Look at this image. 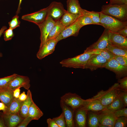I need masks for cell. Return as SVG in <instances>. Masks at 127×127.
Segmentation results:
<instances>
[{
  "mask_svg": "<svg viewBox=\"0 0 127 127\" xmlns=\"http://www.w3.org/2000/svg\"><path fill=\"white\" fill-rule=\"evenodd\" d=\"M102 13L122 21H127V5L110 4L103 5L102 7Z\"/></svg>",
  "mask_w": 127,
  "mask_h": 127,
  "instance_id": "cell-1",
  "label": "cell"
},
{
  "mask_svg": "<svg viewBox=\"0 0 127 127\" xmlns=\"http://www.w3.org/2000/svg\"><path fill=\"white\" fill-rule=\"evenodd\" d=\"M120 90L119 83H115L107 90L99 91L92 98L98 99L106 107L118 97Z\"/></svg>",
  "mask_w": 127,
  "mask_h": 127,
  "instance_id": "cell-2",
  "label": "cell"
},
{
  "mask_svg": "<svg viewBox=\"0 0 127 127\" xmlns=\"http://www.w3.org/2000/svg\"><path fill=\"white\" fill-rule=\"evenodd\" d=\"M100 13V23L101 25L110 31L117 32L122 28L127 26V21L119 20L111 16Z\"/></svg>",
  "mask_w": 127,
  "mask_h": 127,
  "instance_id": "cell-3",
  "label": "cell"
},
{
  "mask_svg": "<svg viewBox=\"0 0 127 127\" xmlns=\"http://www.w3.org/2000/svg\"><path fill=\"white\" fill-rule=\"evenodd\" d=\"M92 54L84 52L83 54L74 57L63 60L60 64L63 67L85 69L87 61Z\"/></svg>",
  "mask_w": 127,
  "mask_h": 127,
  "instance_id": "cell-4",
  "label": "cell"
},
{
  "mask_svg": "<svg viewBox=\"0 0 127 127\" xmlns=\"http://www.w3.org/2000/svg\"><path fill=\"white\" fill-rule=\"evenodd\" d=\"M90 100V99H83L75 93L68 92L61 97L60 100L75 111L86 105Z\"/></svg>",
  "mask_w": 127,
  "mask_h": 127,
  "instance_id": "cell-5",
  "label": "cell"
},
{
  "mask_svg": "<svg viewBox=\"0 0 127 127\" xmlns=\"http://www.w3.org/2000/svg\"><path fill=\"white\" fill-rule=\"evenodd\" d=\"M48 7L22 16L21 19L35 23L38 26L42 24L48 16Z\"/></svg>",
  "mask_w": 127,
  "mask_h": 127,
  "instance_id": "cell-6",
  "label": "cell"
},
{
  "mask_svg": "<svg viewBox=\"0 0 127 127\" xmlns=\"http://www.w3.org/2000/svg\"><path fill=\"white\" fill-rule=\"evenodd\" d=\"M56 22L48 16L44 21L38 26L40 31V48L47 41L48 36Z\"/></svg>",
  "mask_w": 127,
  "mask_h": 127,
  "instance_id": "cell-7",
  "label": "cell"
},
{
  "mask_svg": "<svg viewBox=\"0 0 127 127\" xmlns=\"http://www.w3.org/2000/svg\"><path fill=\"white\" fill-rule=\"evenodd\" d=\"M108 61L100 55L92 54L87 61L85 69L93 71L98 68L104 67Z\"/></svg>",
  "mask_w": 127,
  "mask_h": 127,
  "instance_id": "cell-8",
  "label": "cell"
},
{
  "mask_svg": "<svg viewBox=\"0 0 127 127\" xmlns=\"http://www.w3.org/2000/svg\"><path fill=\"white\" fill-rule=\"evenodd\" d=\"M48 7V16L56 22L60 20L65 10L62 4L60 2L54 1L50 4Z\"/></svg>",
  "mask_w": 127,
  "mask_h": 127,
  "instance_id": "cell-9",
  "label": "cell"
},
{
  "mask_svg": "<svg viewBox=\"0 0 127 127\" xmlns=\"http://www.w3.org/2000/svg\"><path fill=\"white\" fill-rule=\"evenodd\" d=\"M58 42L56 39L47 40L40 48L36 54L37 58L42 59L52 53Z\"/></svg>",
  "mask_w": 127,
  "mask_h": 127,
  "instance_id": "cell-10",
  "label": "cell"
},
{
  "mask_svg": "<svg viewBox=\"0 0 127 127\" xmlns=\"http://www.w3.org/2000/svg\"><path fill=\"white\" fill-rule=\"evenodd\" d=\"M104 67L114 72L117 78L127 76V67L120 64L114 58L109 61Z\"/></svg>",
  "mask_w": 127,
  "mask_h": 127,
  "instance_id": "cell-11",
  "label": "cell"
},
{
  "mask_svg": "<svg viewBox=\"0 0 127 127\" xmlns=\"http://www.w3.org/2000/svg\"><path fill=\"white\" fill-rule=\"evenodd\" d=\"M98 114L99 124L98 127H114L116 118L113 112L104 110Z\"/></svg>",
  "mask_w": 127,
  "mask_h": 127,
  "instance_id": "cell-12",
  "label": "cell"
},
{
  "mask_svg": "<svg viewBox=\"0 0 127 127\" xmlns=\"http://www.w3.org/2000/svg\"><path fill=\"white\" fill-rule=\"evenodd\" d=\"M109 31L105 28L98 40L87 47L84 52H88L94 50L106 48L109 44Z\"/></svg>",
  "mask_w": 127,
  "mask_h": 127,
  "instance_id": "cell-13",
  "label": "cell"
},
{
  "mask_svg": "<svg viewBox=\"0 0 127 127\" xmlns=\"http://www.w3.org/2000/svg\"><path fill=\"white\" fill-rule=\"evenodd\" d=\"M82 27L77 20L69 26L65 27L56 38L58 42L70 36H76Z\"/></svg>",
  "mask_w": 127,
  "mask_h": 127,
  "instance_id": "cell-14",
  "label": "cell"
},
{
  "mask_svg": "<svg viewBox=\"0 0 127 127\" xmlns=\"http://www.w3.org/2000/svg\"><path fill=\"white\" fill-rule=\"evenodd\" d=\"M30 82L28 77L17 75L10 82L7 88L13 91L18 88L21 87L28 90L30 87Z\"/></svg>",
  "mask_w": 127,
  "mask_h": 127,
  "instance_id": "cell-15",
  "label": "cell"
},
{
  "mask_svg": "<svg viewBox=\"0 0 127 127\" xmlns=\"http://www.w3.org/2000/svg\"><path fill=\"white\" fill-rule=\"evenodd\" d=\"M109 44L122 49H127V38L117 32L109 31Z\"/></svg>",
  "mask_w": 127,
  "mask_h": 127,
  "instance_id": "cell-16",
  "label": "cell"
},
{
  "mask_svg": "<svg viewBox=\"0 0 127 127\" xmlns=\"http://www.w3.org/2000/svg\"><path fill=\"white\" fill-rule=\"evenodd\" d=\"M60 104L65 119L66 127H74V115L75 111L61 100Z\"/></svg>",
  "mask_w": 127,
  "mask_h": 127,
  "instance_id": "cell-17",
  "label": "cell"
},
{
  "mask_svg": "<svg viewBox=\"0 0 127 127\" xmlns=\"http://www.w3.org/2000/svg\"><path fill=\"white\" fill-rule=\"evenodd\" d=\"M106 107L98 99L91 98L87 104L80 108L87 111L98 112L104 110Z\"/></svg>",
  "mask_w": 127,
  "mask_h": 127,
  "instance_id": "cell-18",
  "label": "cell"
},
{
  "mask_svg": "<svg viewBox=\"0 0 127 127\" xmlns=\"http://www.w3.org/2000/svg\"><path fill=\"white\" fill-rule=\"evenodd\" d=\"M3 115L7 127H17L24 119L19 115V113L9 114H3Z\"/></svg>",
  "mask_w": 127,
  "mask_h": 127,
  "instance_id": "cell-19",
  "label": "cell"
},
{
  "mask_svg": "<svg viewBox=\"0 0 127 127\" xmlns=\"http://www.w3.org/2000/svg\"><path fill=\"white\" fill-rule=\"evenodd\" d=\"M66 2L67 11L75 15H83V9L81 7L78 0H67Z\"/></svg>",
  "mask_w": 127,
  "mask_h": 127,
  "instance_id": "cell-20",
  "label": "cell"
},
{
  "mask_svg": "<svg viewBox=\"0 0 127 127\" xmlns=\"http://www.w3.org/2000/svg\"><path fill=\"white\" fill-rule=\"evenodd\" d=\"M24 101L20 100L18 98L14 97L11 103L3 112V114H9L19 113Z\"/></svg>",
  "mask_w": 127,
  "mask_h": 127,
  "instance_id": "cell-21",
  "label": "cell"
},
{
  "mask_svg": "<svg viewBox=\"0 0 127 127\" xmlns=\"http://www.w3.org/2000/svg\"><path fill=\"white\" fill-rule=\"evenodd\" d=\"M27 95V98L24 101L19 113V115L23 118L28 115L29 107L33 101L31 92L29 89L28 90Z\"/></svg>",
  "mask_w": 127,
  "mask_h": 127,
  "instance_id": "cell-22",
  "label": "cell"
},
{
  "mask_svg": "<svg viewBox=\"0 0 127 127\" xmlns=\"http://www.w3.org/2000/svg\"><path fill=\"white\" fill-rule=\"evenodd\" d=\"M14 96L13 91L7 88L0 89V100L8 107L13 101Z\"/></svg>",
  "mask_w": 127,
  "mask_h": 127,
  "instance_id": "cell-23",
  "label": "cell"
},
{
  "mask_svg": "<svg viewBox=\"0 0 127 127\" xmlns=\"http://www.w3.org/2000/svg\"><path fill=\"white\" fill-rule=\"evenodd\" d=\"M81 16L71 14L65 10L60 21L63 26L66 27L74 23Z\"/></svg>",
  "mask_w": 127,
  "mask_h": 127,
  "instance_id": "cell-24",
  "label": "cell"
},
{
  "mask_svg": "<svg viewBox=\"0 0 127 127\" xmlns=\"http://www.w3.org/2000/svg\"><path fill=\"white\" fill-rule=\"evenodd\" d=\"M75 111V119L77 126L79 127H85L87 111L80 108Z\"/></svg>",
  "mask_w": 127,
  "mask_h": 127,
  "instance_id": "cell-25",
  "label": "cell"
},
{
  "mask_svg": "<svg viewBox=\"0 0 127 127\" xmlns=\"http://www.w3.org/2000/svg\"><path fill=\"white\" fill-rule=\"evenodd\" d=\"M43 113L33 101L30 106L28 115L32 120H38L43 115Z\"/></svg>",
  "mask_w": 127,
  "mask_h": 127,
  "instance_id": "cell-26",
  "label": "cell"
},
{
  "mask_svg": "<svg viewBox=\"0 0 127 127\" xmlns=\"http://www.w3.org/2000/svg\"><path fill=\"white\" fill-rule=\"evenodd\" d=\"M125 107L119 93L118 97L107 106L104 110L113 112Z\"/></svg>",
  "mask_w": 127,
  "mask_h": 127,
  "instance_id": "cell-27",
  "label": "cell"
},
{
  "mask_svg": "<svg viewBox=\"0 0 127 127\" xmlns=\"http://www.w3.org/2000/svg\"><path fill=\"white\" fill-rule=\"evenodd\" d=\"M65 27L60 20L56 21L48 36L47 40L56 39Z\"/></svg>",
  "mask_w": 127,
  "mask_h": 127,
  "instance_id": "cell-28",
  "label": "cell"
},
{
  "mask_svg": "<svg viewBox=\"0 0 127 127\" xmlns=\"http://www.w3.org/2000/svg\"><path fill=\"white\" fill-rule=\"evenodd\" d=\"M87 52L91 54L100 55L108 61L114 58V54L106 48L94 50Z\"/></svg>",
  "mask_w": 127,
  "mask_h": 127,
  "instance_id": "cell-29",
  "label": "cell"
},
{
  "mask_svg": "<svg viewBox=\"0 0 127 127\" xmlns=\"http://www.w3.org/2000/svg\"><path fill=\"white\" fill-rule=\"evenodd\" d=\"M88 123L89 127H98L99 122L98 113L90 112L88 115Z\"/></svg>",
  "mask_w": 127,
  "mask_h": 127,
  "instance_id": "cell-30",
  "label": "cell"
},
{
  "mask_svg": "<svg viewBox=\"0 0 127 127\" xmlns=\"http://www.w3.org/2000/svg\"><path fill=\"white\" fill-rule=\"evenodd\" d=\"M106 48L114 55L127 57V49L119 48L110 44H108Z\"/></svg>",
  "mask_w": 127,
  "mask_h": 127,
  "instance_id": "cell-31",
  "label": "cell"
},
{
  "mask_svg": "<svg viewBox=\"0 0 127 127\" xmlns=\"http://www.w3.org/2000/svg\"><path fill=\"white\" fill-rule=\"evenodd\" d=\"M83 14L89 16L96 25H101L100 23V12L94 11H90L83 9Z\"/></svg>",
  "mask_w": 127,
  "mask_h": 127,
  "instance_id": "cell-32",
  "label": "cell"
},
{
  "mask_svg": "<svg viewBox=\"0 0 127 127\" xmlns=\"http://www.w3.org/2000/svg\"><path fill=\"white\" fill-rule=\"evenodd\" d=\"M17 75L14 73L9 76L0 78V89H3L7 88L10 82Z\"/></svg>",
  "mask_w": 127,
  "mask_h": 127,
  "instance_id": "cell-33",
  "label": "cell"
},
{
  "mask_svg": "<svg viewBox=\"0 0 127 127\" xmlns=\"http://www.w3.org/2000/svg\"><path fill=\"white\" fill-rule=\"evenodd\" d=\"M79 25L82 27L88 24H96L88 16L83 14L79 17L77 20Z\"/></svg>",
  "mask_w": 127,
  "mask_h": 127,
  "instance_id": "cell-34",
  "label": "cell"
},
{
  "mask_svg": "<svg viewBox=\"0 0 127 127\" xmlns=\"http://www.w3.org/2000/svg\"><path fill=\"white\" fill-rule=\"evenodd\" d=\"M127 123V116H123L116 118L114 127H125Z\"/></svg>",
  "mask_w": 127,
  "mask_h": 127,
  "instance_id": "cell-35",
  "label": "cell"
},
{
  "mask_svg": "<svg viewBox=\"0 0 127 127\" xmlns=\"http://www.w3.org/2000/svg\"><path fill=\"white\" fill-rule=\"evenodd\" d=\"M59 127H66V122L64 116L62 112L59 116L52 119Z\"/></svg>",
  "mask_w": 127,
  "mask_h": 127,
  "instance_id": "cell-36",
  "label": "cell"
},
{
  "mask_svg": "<svg viewBox=\"0 0 127 127\" xmlns=\"http://www.w3.org/2000/svg\"><path fill=\"white\" fill-rule=\"evenodd\" d=\"M20 22L19 20V16L16 14L12 18V20L8 22L9 28L13 30L17 27H19Z\"/></svg>",
  "mask_w": 127,
  "mask_h": 127,
  "instance_id": "cell-37",
  "label": "cell"
},
{
  "mask_svg": "<svg viewBox=\"0 0 127 127\" xmlns=\"http://www.w3.org/2000/svg\"><path fill=\"white\" fill-rule=\"evenodd\" d=\"M13 29L9 28L5 30L3 32L4 39L5 41L11 40L14 36Z\"/></svg>",
  "mask_w": 127,
  "mask_h": 127,
  "instance_id": "cell-38",
  "label": "cell"
},
{
  "mask_svg": "<svg viewBox=\"0 0 127 127\" xmlns=\"http://www.w3.org/2000/svg\"><path fill=\"white\" fill-rule=\"evenodd\" d=\"M120 64L127 67V57L114 55V58Z\"/></svg>",
  "mask_w": 127,
  "mask_h": 127,
  "instance_id": "cell-39",
  "label": "cell"
},
{
  "mask_svg": "<svg viewBox=\"0 0 127 127\" xmlns=\"http://www.w3.org/2000/svg\"><path fill=\"white\" fill-rule=\"evenodd\" d=\"M118 82L119 83L120 89L127 91V77H124L122 79H119Z\"/></svg>",
  "mask_w": 127,
  "mask_h": 127,
  "instance_id": "cell-40",
  "label": "cell"
},
{
  "mask_svg": "<svg viewBox=\"0 0 127 127\" xmlns=\"http://www.w3.org/2000/svg\"><path fill=\"white\" fill-rule=\"evenodd\" d=\"M116 118L123 116H127V108L125 107L113 112Z\"/></svg>",
  "mask_w": 127,
  "mask_h": 127,
  "instance_id": "cell-41",
  "label": "cell"
},
{
  "mask_svg": "<svg viewBox=\"0 0 127 127\" xmlns=\"http://www.w3.org/2000/svg\"><path fill=\"white\" fill-rule=\"evenodd\" d=\"M119 95L125 107L127 106V91L120 90Z\"/></svg>",
  "mask_w": 127,
  "mask_h": 127,
  "instance_id": "cell-42",
  "label": "cell"
},
{
  "mask_svg": "<svg viewBox=\"0 0 127 127\" xmlns=\"http://www.w3.org/2000/svg\"><path fill=\"white\" fill-rule=\"evenodd\" d=\"M32 119L28 115L24 118L22 121L17 126V127H26L30 122L32 120Z\"/></svg>",
  "mask_w": 127,
  "mask_h": 127,
  "instance_id": "cell-43",
  "label": "cell"
},
{
  "mask_svg": "<svg viewBox=\"0 0 127 127\" xmlns=\"http://www.w3.org/2000/svg\"><path fill=\"white\" fill-rule=\"evenodd\" d=\"M110 4L127 5V0H110Z\"/></svg>",
  "mask_w": 127,
  "mask_h": 127,
  "instance_id": "cell-44",
  "label": "cell"
},
{
  "mask_svg": "<svg viewBox=\"0 0 127 127\" xmlns=\"http://www.w3.org/2000/svg\"><path fill=\"white\" fill-rule=\"evenodd\" d=\"M47 122L48 127H59L52 119L50 118L48 119H47Z\"/></svg>",
  "mask_w": 127,
  "mask_h": 127,
  "instance_id": "cell-45",
  "label": "cell"
},
{
  "mask_svg": "<svg viewBox=\"0 0 127 127\" xmlns=\"http://www.w3.org/2000/svg\"><path fill=\"white\" fill-rule=\"evenodd\" d=\"M120 35L125 37H127V26L122 28L117 32Z\"/></svg>",
  "mask_w": 127,
  "mask_h": 127,
  "instance_id": "cell-46",
  "label": "cell"
},
{
  "mask_svg": "<svg viewBox=\"0 0 127 127\" xmlns=\"http://www.w3.org/2000/svg\"><path fill=\"white\" fill-rule=\"evenodd\" d=\"M0 127H7L5 122L3 112H0Z\"/></svg>",
  "mask_w": 127,
  "mask_h": 127,
  "instance_id": "cell-47",
  "label": "cell"
},
{
  "mask_svg": "<svg viewBox=\"0 0 127 127\" xmlns=\"http://www.w3.org/2000/svg\"><path fill=\"white\" fill-rule=\"evenodd\" d=\"M20 87L18 88L13 91V95L14 97L19 98L20 95Z\"/></svg>",
  "mask_w": 127,
  "mask_h": 127,
  "instance_id": "cell-48",
  "label": "cell"
},
{
  "mask_svg": "<svg viewBox=\"0 0 127 127\" xmlns=\"http://www.w3.org/2000/svg\"><path fill=\"white\" fill-rule=\"evenodd\" d=\"M27 95L25 94V92L23 91L20 95V96L18 98L21 101H24L26 99Z\"/></svg>",
  "mask_w": 127,
  "mask_h": 127,
  "instance_id": "cell-49",
  "label": "cell"
},
{
  "mask_svg": "<svg viewBox=\"0 0 127 127\" xmlns=\"http://www.w3.org/2000/svg\"><path fill=\"white\" fill-rule=\"evenodd\" d=\"M7 29V28L6 26H3L0 30V37L1 36L4 32ZM2 56V54L0 53V58Z\"/></svg>",
  "mask_w": 127,
  "mask_h": 127,
  "instance_id": "cell-50",
  "label": "cell"
},
{
  "mask_svg": "<svg viewBox=\"0 0 127 127\" xmlns=\"http://www.w3.org/2000/svg\"><path fill=\"white\" fill-rule=\"evenodd\" d=\"M7 107L2 102H0V110L2 111L3 112L5 111Z\"/></svg>",
  "mask_w": 127,
  "mask_h": 127,
  "instance_id": "cell-51",
  "label": "cell"
},
{
  "mask_svg": "<svg viewBox=\"0 0 127 127\" xmlns=\"http://www.w3.org/2000/svg\"><path fill=\"white\" fill-rule=\"evenodd\" d=\"M22 0H19V5L18 6L17 10L16 11V13L17 14H18L20 12V5L21 3Z\"/></svg>",
  "mask_w": 127,
  "mask_h": 127,
  "instance_id": "cell-52",
  "label": "cell"
},
{
  "mask_svg": "<svg viewBox=\"0 0 127 127\" xmlns=\"http://www.w3.org/2000/svg\"></svg>",
  "mask_w": 127,
  "mask_h": 127,
  "instance_id": "cell-53",
  "label": "cell"
},
{
  "mask_svg": "<svg viewBox=\"0 0 127 127\" xmlns=\"http://www.w3.org/2000/svg\"></svg>",
  "mask_w": 127,
  "mask_h": 127,
  "instance_id": "cell-54",
  "label": "cell"
}]
</instances>
